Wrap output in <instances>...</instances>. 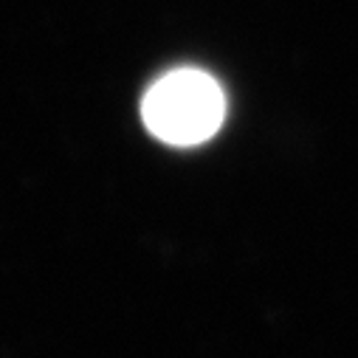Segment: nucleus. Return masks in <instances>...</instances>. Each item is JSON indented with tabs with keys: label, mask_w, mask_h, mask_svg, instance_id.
I'll return each mask as SVG.
<instances>
[{
	"label": "nucleus",
	"mask_w": 358,
	"mask_h": 358,
	"mask_svg": "<svg viewBox=\"0 0 358 358\" xmlns=\"http://www.w3.org/2000/svg\"><path fill=\"white\" fill-rule=\"evenodd\" d=\"M141 116L155 138L172 147H195L220 130L226 94L212 73L178 68L155 79L141 102Z\"/></svg>",
	"instance_id": "obj_1"
}]
</instances>
